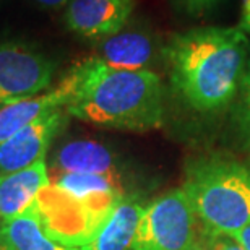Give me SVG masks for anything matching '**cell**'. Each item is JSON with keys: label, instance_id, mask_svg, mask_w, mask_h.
<instances>
[{"label": "cell", "instance_id": "12", "mask_svg": "<svg viewBox=\"0 0 250 250\" xmlns=\"http://www.w3.org/2000/svg\"><path fill=\"white\" fill-rule=\"evenodd\" d=\"M49 166V164H47ZM117 154L106 143L96 140H70L62 143L52 156L49 174L91 172V174H121Z\"/></svg>", "mask_w": 250, "mask_h": 250}, {"label": "cell", "instance_id": "5", "mask_svg": "<svg viewBox=\"0 0 250 250\" xmlns=\"http://www.w3.org/2000/svg\"><path fill=\"white\" fill-rule=\"evenodd\" d=\"M57 63L21 42H0V109L51 89Z\"/></svg>", "mask_w": 250, "mask_h": 250}, {"label": "cell", "instance_id": "7", "mask_svg": "<svg viewBox=\"0 0 250 250\" xmlns=\"http://www.w3.org/2000/svg\"><path fill=\"white\" fill-rule=\"evenodd\" d=\"M137 0H72L63 12V24L83 39L103 41L119 33L133 18Z\"/></svg>", "mask_w": 250, "mask_h": 250}, {"label": "cell", "instance_id": "13", "mask_svg": "<svg viewBox=\"0 0 250 250\" xmlns=\"http://www.w3.org/2000/svg\"><path fill=\"white\" fill-rule=\"evenodd\" d=\"M2 223L7 250H77L59 242L47 232L36 203L21 216Z\"/></svg>", "mask_w": 250, "mask_h": 250}, {"label": "cell", "instance_id": "11", "mask_svg": "<svg viewBox=\"0 0 250 250\" xmlns=\"http://www.w3.org/2000/svg\"><path fill=\"white\" fill-rule=\"evenodd\" d=\"M143 211L145 205L138 198L124 195L106 214L89 241L77 250H132Z\"/></svg>", "mask_w": 250, "mask_h": 250}, {"label": "cell", "instance_id": "20", "mask_svg": "<svg viewBox=\"0 0 250 250\" xmlns=\"http://www.w3.org/2000/svg\"><path fill=\"white\" fill-rule=\"evenodd\" d=\"M190 250H211V246H209V239H208V234L207 231L203 229L202 234H198L197 241H195V244L192 246V249Z\"/></svg>", "mask_w": 250, "mask_h": 250}, {"label": "cell", "instance_id": "8", "mask_svg": "<svg viewBox=\"0 0 250 250\" xmlns=\"http://www.w3.org/2000/svg\"><path fill=\"white\" fill-rule=\"evenodd\" d=\"M67 117L65 109H57L0 143V174L29 167L46 159L49 146L65 127Z\"/></svg>", "mask_w": 250, "mask_h": 250}, {"label": "cell", "instance_id": "1", "mask_svg": "<svg viewBox=\"0 0 250 250\" xmlns=\"http://www.w3.org/2000/svg\"><path fill=\"white\" fill-rule=\"evenodd\" d=\"M250 51L237 26H205L164 41L163 63L176 93L197 112H218L234 101Z\"/></svg>", "mask_w": 250, "mask_h": 250}, {"label": "cell", "instance_id": "21", "mask_svg": "<svg viewBox=\"0 0 250 250\" xmlns=\"http://www.w3.org/2000/svg\"><path fill=\"white\" fill-rule=\"evenodd\" d=\"M0 250H7V246H5V239H3V223L0 219Z\"/></svg>", "mask_w": 250, "mask_h": 250}, {"label": "cell", "instance_id": "10", "mask_svg": "<svg viewBox=\"0 0 250 250\" xmlns=\"http://www.w3.org/2000/svg\"><path fill=\"white\" fill-rule=\"evenodd\" d=\"M73 91L75 82L68 72L52 89L2 107L0 109V143L46 114L57 109H65L73 96Z\"/></svg>", "mask_w": 250, "mask_h": 250}, {"label": "cell", "instance_id": "16", "mask_svg": "<svg viewBox=\"0 0 250 250\" xmlns=\"http://www.w3.org/2000/svg\"><path fill=\"white\" fill-rule=\"evenodd\" d=\"M209 246L211 250H246L236 239L229 234H221V232H208Z\"/></svg>", "mask_w": 250, "mask_h": 250}, {"label": "cell", "instance_id": "3", "mask_svg": "<svg viewBox=\"0 0 250 250\" xmlns=\"http://www.w3.org/2000/svg\"><path fill=\"white\" fill-rule=\"evenodd\" d=\"M182 190L205 231L234 236L250 221V171L236 161L200 159Z\"/></svg>", "mask_w": 250, "mask_h": 250}, {"label": "cell", "instance_id": "4", "mask_svg": "<svg viewBox=\"0 0 250 250\" xmlns=\"http://www.w3.org/2000/svg\"><path fill=\"white\" fill-rule=\"evenodd\" d=\"M197 219L186 192L172 190L145 207L132 250H190Z\"/></svg>", "mask_w": 250, "mask_h": 250}, {"label": "cell", "instance_id": "14", "mask_svg": "<svg viewBox=\"0 0 250 250\" xmlns=\"http://www.w3.org/2000/svg\"><path fill=\"white\" fill-rule=\"evenodd\" d=\"M236 98L237 103L234 107V121L244 143L250 146V51Z\"/></svg>", "mask_w": 250, "mask_h": 250}, {"label": "cell", "instance_id": "18", "mask_svg": "<svg viewBox=\"0 0 250 250\" xmlns=\"http://www.w3.org/2000/svg\"><path fill=\"white\" fill-rule=\"evenodd\" d=\"M232 237L236 239V241L241 244V246L246 250H250V221L241 229V231L234 234Z\"/></svg>", "mask_w": 250, "mask_h": 250}, {"label": "cell", "instance_id": "19", "mask_svg": "<svg viewBox=\"0 0 250 250\" xmlns=\"http://www.w3.org/2000/svg\"><path fill=\"white\" fill-rule=\"evenodd\" d=\"M38 5H41L44 8H51V10H57V8H65L67 5L72 2V0H34Z\"/></svg>", "mask_w": 250, "mask_h": 250}, {"label": "cell", "instance_id": "6", "mask_svg": "<svg viewBox=\"0 0 250 250\" xmlns=\"http://www.w3.org/2000/svg\"><path fill=\"white\" fill-rule=\"evenodd\" d=\"M163 46L153 26L132 18L119 33L96 42L94 57L114 68L151 70L163 62Z\"/></svg>", "mask_w": 250, "mask_h": 250}, {"label": "cell", "instance_id": "17", "mask_svg": "<svg viewBox=\"0 0 250 250\" xmlns=\"http://www.w3.org/2000/svg\"><path fill=\"white\" fill-rule=\"evenodd\" d=\"M237 28L250 36V0H241V20Z\"/></svg>", "mask_w": 250, "mask_h": 250}, {"label": "cell", "instance_id": "15", "mask_svg": "<svg viewBox=\"0 0 250 250\" xmlns=\"http://www.w3.org/2000/svg\"><path fill=\"white\" fill-rule=\"evenodd\" d=\"M226 0H169L174 15L184 20H203L218 12Z\"/></svg>", "mask_w": 250, "mask_h": 250}, {"label": "cell", "instance_id": "9", "mask_svg": "<svg viewBox=\"0 0 250 250\" xmlns=\"http://www.w3.org/2000/svg\"><path fill=\"white\" fill-rule=\"evenodd\" d=\"M49 186L47 158L29 167L0 174V219L8 221L24 214Z\"/></svg>", "mask_w": 250, "mask_h": 250}, {"label": "cell", "instance_id": "2", "mask_svg": "<svg viewBox=\"0 0 250 250\" xmlns=\"http://www.w3.org/2000/svg\"><path fill=\"white\" fill-rule=\"evenodd\" d=\"M73 96L65 111L106 128L146 132L164 124V88L154 70L109 67L94 56L70 70Z\"/></svg>", "mask_w": 250, "mask_h": 250}]
</instances>
